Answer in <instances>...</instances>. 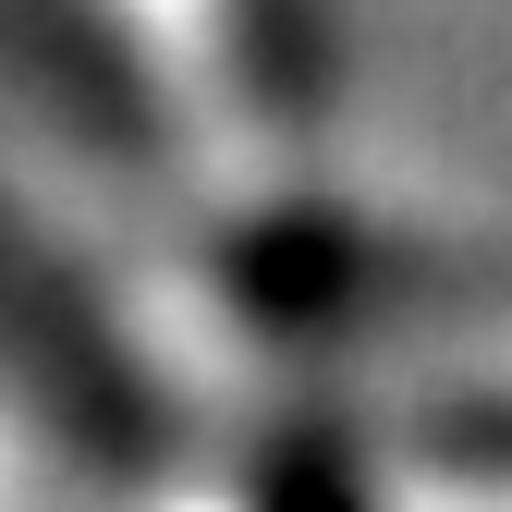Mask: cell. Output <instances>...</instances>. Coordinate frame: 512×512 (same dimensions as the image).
Masks as SVG:
<instances>
[{"instance_id":"obj_1","label":"cell","mask_w":512,"mask_h":512,"mask_svg":"<svg viewBox=\"0 0 512 512\" xmlns=\"http://www.w3.org/2000/svg\"><path fill=\"white\" fill-rule=\"evenodd\" d=\"M110 61H135V86L183 122V135H232L269 110L281 74V25L269 0H86Z\"/></svg>"}]
</instances>
